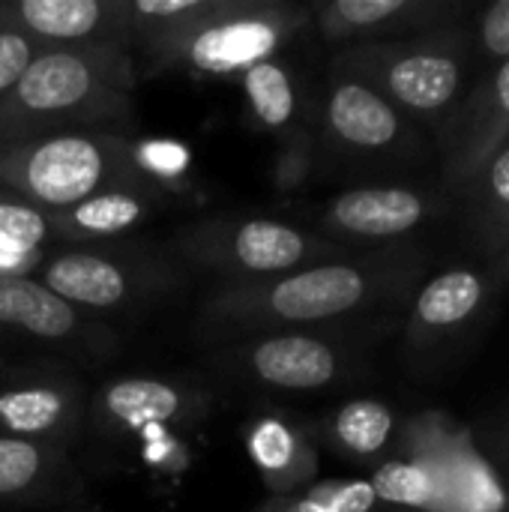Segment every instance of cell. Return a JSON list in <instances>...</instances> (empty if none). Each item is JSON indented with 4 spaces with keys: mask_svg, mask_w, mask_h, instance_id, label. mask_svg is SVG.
I'll use <instances>...</instances> for the list:
<instances>
[{
    "mask_svg": "<svg viewBox=\"0 0 509 512\" xmlns=\"http://www.w3.org/2000/svg\"><path fill=\"white\" fill-rule=\"evenodd\" d=\"M420 276L423 258L405 246L345 252L276 279L213 285L198 306L192 333L213 348L255 333L354 324L408 300Z\"/></svg>",
    "mask_w": 509,
    "mask_h": 512,
    "instance_id": "6da1fadb",
    "label": "cell"
},
{
    "mask_svg": "<svg viewBox=\"0 0 509 512\" xmlns=\"http://www.w3.org/2000/svg\"><path fill=\"white\" fill-rule=\"evenodd\" d=\"M138 75L126 48H42L0 102V147L57 132L132 135Z\"/></svg>",
    "mask_w": 509,
    "mask_h": 512,
    "instance_id": "7a4b0ae2",
    "label": "cell"
},
{
    "mask_svg": "<svg viewBox=\"0 0 509 512\" xmlns=\"http://www.w3.org/2000/svg\"><path fill=\"white\" fill-rule=\"evenodd\" d=\"M309 27V9L294 0H210L177 33L135 51L138 72H183L237 81L246 69L279 57Z\"/></svg>",
    "mask_w": 509,
    "mask_h": 512,
    "instance_id": "3957f363",
    "label": "cell"
},
{
    "mask_svg": "<svg viewBox=\"0 0 509 512\" xmlns=\"http://www.w3.org/2000/svg\"><path fill=\"white\" fill-rule=\"evenodd\" d=\"M471 48L459 30H432L405 39L354 42L330 57V72L363 81L408 120L438 132L456 117L471 87Z\"/></svg>",
    "mask_w": 509,
    "mask_h": 512,
    "instance_id": "277c9868",
    "label": "cell"
},
{
    "mask_svg": "<svg viewBox=\"0 0 509 512\" xmlns=\"http://www.w3.org/2000/svg\"><path fill=\"white\" fill-rule=\"evenodd\" d=\"M165 249L186 273L216 285L264 282L300 267L345 255L348 249L279 216H201L183 222Z\"/></svg>",
    "mask_w": 509,
    "mask_h": 512,
    "instance_id": "5b68a950",
    "label": "cell"
},
{
    "mask_svg": "<svg viewBox=\"0 0 509 512\" xmlns=\"http://www.w3.org/2000/svg\"><path fill=\"white\" fill-rule=\"evenodd\" d=\"M33 279L78 312L105 321L171 300L183 291L189 273L165 243L153 246L138 237L111 246L54 249L39 261Z\"/></svg>",
    "mask_w": 509,
    "mask_h": 512,
    "instance_id": "8992f818",
    "label": "cell"
},
{
    "mask_svg": "<svg viewBox=\"0 0 509 512\" xmlns=\"http://www.w3.org/2000/svg\"><path fill=\"white\" fill-rule=\"evenodd\" d=\"M132 135L57 132L0 147V189L60 213L111 186L144 180L132 162Z\"/></svg>",
    "mask_w": 509,
    "mask_h": 512,
    "instance_id": "52a82bcc",
    "label": "cell"
},
{
    "mask_svg": "<svg viewBox=\"0 0 509 512\" xmlns=\"http://www.w3.org/2000/svg\"><path fill=\"white\" fill-rule=\"evenodd\" d=\"M207 369L237 387L264 393H321L357 366L351 324L255 333L207 348Z\"/></svg>",
    "mask_w": 509,
    "mask_h": 512,
    "instance_id": "ba28073f",
    "label": "cell"
},
{
    "mask_svg": "<svg viewBox=\"0 0 509 512\" xmlns=\"http://www.w3.org/2000/svg\"><path fill=\"white\" fill-rule=\"evenodd\" d=\"M9 351H27L42 357V366L78 372L108 363L120 351V336L33 276H0V354L9 357Z\"/></svg>",
    "mask_w": 509,
    "mask_h": 512,
    "instance_id": "9c48e42d",
    "label": "cell"
},
{
    "mask_svg": "<svg viewBox=\"0 0 509 512\" xmlns=\"http://www.w3.org/2000/svg\"><path fill=\"white\" fill-rule=\"evenodd\" d=\"M216 411L213 387L183 375H114L90 387L87 435L105 444H141L195 432Z\"/></svg>",
    "mask_w": 509,
    "mask_h": 512,
    "instance_id": "30bf717a",
    "label": "cell"
},
{
    "mask_svg": "<svg viewBox=\"0 0 509 512\" xmlns=\"http://www.w3.org/2000/svg\"><path fill=\"white\" fill-rule=\"evenodd\" d=\"M318 159L390 162L420 150L417 123L357 78L327 69V84L315 96Z\"/></svg>",
    "mask_w": 509,
    "mask_h": 512,
    "instance_id": "8fae6325",
    "label": "cell"
},
{
    "mask_svg": "<svg viewBox=\"0 0 509 512\" xmlns=\"http://www.w3.org/2000/svg\"><path fill=\"white\" fill-rule=\"evenodd\" d=\"M396 453L432 474L444 512H509V492L495 468L474 447L471 432L447 414L426 411L411 417L399 432Z\"/></svg>",
    "mask_w": 509,
    "mask_h": 512,
    "instance_id": "7c38bea8",
    "label": "cell"
},
{
    "mask_svg": "<svg viewBox=\"0 0 509 512\" xmlns=\"http://www.w3.org/2000/svg\"><path fill=\"white\" fill-rule=\"evenodd\" d=\"M90 384L75 369L18 366L0 381V438L69 450L87 435Z\"/></svg>",
    "mask_w": 509,
    "mask_h": 512,
    "instance_id": "4fadbf2b",
    "label": "cell"
},
{
    "mask_svg": "<svg viewBox=\"0 0 509 512\" xmlns=\"http://www.w3.org/2000/svg\"><path fill=\"white\" fill-rule=\"evenodd\" d=\"M441 198L402 183L351 186L318 210V234L339 246H384L441 213Z\"/></svg>",
    "mask_w": 509,
    "mask_h": 512,
    "instance_id": "5bb4252c",
    "label": "cell"
},
{
    "mask_svg": "<svg viewBox=\"0 0 509 512\" xmlns=\"http://www.w3.org/2000/svg\"><path fill=\"white\" fill-rule=\"evenodd\" d=\"M444 141V183L462 195L509 144V60L498 63L438 132Z\"/></svg>",
    "mask_w": 509,
    "mask_h": 512,
    "instance_id": "9a60e30c",
    "label": "cell"
},
{
    "mask_svg": "<svg viewBox=\"0 0 509 512\" xmlns=\"http://www.w3.org/2000/svg\"><path fill=\"white\" fill-rule=\"evenodd\" d=\"M309 27L336 48L444 30L459 15L453 0H321L306 6Z\"/></svg>",
    "mask_w": 509,
    "mask_h": 512,
    "instance_id": "2e32d148",
    "label": "cell"
},
{
    "mask_svg": "<svg viewBox=\"0 0 509 512\" xmlns=\"http://www.w3.org/2000/svg\"><path fill=\"white\" fill-rule=\"evenodd\" d=\"M168 195L147 180H132L90 195L60 213H48L57 249L111 246L138 240L141 231L165 210Z\"/></svg>",
    "mask_w": 509,
    "mask_h": 512,
    "instance_id": "e0dca14e",
    "label": "cell"
},
{
    "mask_svg": "<svg viewBox=\"0 0 509 512\" xmlns=\"http://www.w3.org/2000/svg\"><path fill=\"white\" fill-rule=\"evenodd\" d=\"M0 12L42 48L114 45L129 51L126 0H0Z\"/></svg>",
    "mask_w": 509,
    "mask_h": 512,
    "instance_id": "ac0fdd59",
    "label": "cell"
},
{
    "mask_svg": "<svg viewBox=\"0 0 509 512\" xmlns=\"http://www.w3.org/2000/svg\"><path fill=\"white\" fill-rule=\"evenodd\" d=\"M243 447L270 495L303 489L318 477L321 459L315 438L300 420L288 414L264 411L249 420L243 432Z\"/></svg>",
    "mask_w": 509,
    "mask_h": 512,
    "instance_id": "d6986e66",
    "label": "cell"
},
{
    "mask_svg": "<svg viewBox=\"0 0 509 512\" xmlns=\"http://www.w3.org/2000/svg\"><path fill=\"white\" fill-rule=\"evenodd\" d=\"M234 84L243 93L249 120L276 141L312 123L315 99L306 93L300 69L282 54L246 69Z\"/></svg>",
    "mask_w": 509,
    "mask_h": 512,
    "instance_id": "ffe728a7",
    "label": "cell"
},
{
    "mask_svg": "<svg viewBox=\"0 0 509 512\" xmlns=\"http://www.w3.org/2000/svg\"><path fill=\"white\" fill-rule=\"evenodd\" d=\"M489 285L477 270H447L435 279H429L408 315V342L414 348H429L465 327L486 303Z\"/></svg>",
    "mask_w": 509,
    "mask_h": 512,
    "instance_id": "44dd1931",
    "label": "cell"
},
{
    "mask_svg": "<svg viewBox=\"0 0 509 512\" xmlns=\"http://www.w3.org/2000/svg\"><path fill=\"white\" fill-rule=\"evenodd\" d=\"M399 432L396 411L378 399H351L321 423L327 447L351 462H387V453L399 444Z\"/></svg>",
    "mask_w": 509,
    "mask_h": 512,
    "instance_id": "7402d4cb",
    "label": "cell"
},
{
    "mask_svg": "<svg viewBox=\"0 0 509 512\" xmlns=\"http://www.w3.org/2000/svg\"><path fill=\"white\" fill-rule=\"evenodd\" d=\"M72 453L60 447L0 438V504H39L72 477Z\"/></svg>",
    "mask_w": 509,
    "mask_h": 512,
    "instance_id": "603a6c76",
    "label": "cell"
},
{
    "mask_svg": "<svg viewBox=\"0 0 509 512\" xmlns=\"http://www.w3.org/2000/svg\"><path fill=\"white\" fill-rule=\"evenodd\" d=\"M468 198V225L486 255H498L509 243V144L462 192Z\"/></svg>",
    "mask_w": 509,
    "mask_h": 512,
    "instance_id": "cb8c5ba5",
    "label": "cell"
},
{
    "mask_svg": "<svg viewBox=\"0 0 509 512\" xmlns=\"http://www.w3.org/2000/svg\"><path fill=\"white\" fill-rule=\"evenodd\" d=\"M369 480H315L285 495H267L252 512H375Z\"/></svg>",
    "mask_w": 509,
    "mask_h": 512,
    "instance_id": "d4e9b609",
    "label": "cell"
},
{
    "mask_svg": "<svg viewBox=\"0 0 509 512\" xmlns=\"http://www.w3.org/2000/svg\"><path fill=\"white\" fill-rule=\"evenodd\" d=\"M132 162L135 171L165 195L192 192V171L195 153L189 144L174 138H135L132 141Z\"/></svg>",
    "mask_w": 509,
    "mask_h": 512,
    "instance_id": "484cf974",
    "label": "cell"
},
{
    "mask_svg": "<svg viewBox=\"0 0 509 512\" xmlns=\"http://www.w3.org/2000/svg\"><path fill=\"white\" fill-rule=\"evenodd\" d=\"M369 486L378 504H396L408 510L444 512V498L432 474L408 459H387L369 477Z\"/></svg>",
    "mask_w": 509,
    "mask_h": 512,
    "instance_id": "4316f807",
    "label": "cell"
},
{
    "mask_svg": "<svg viewBox=\"0 0 509 512\" xmlns=\"http://www.w3.org/2000/svg\"><path fill=\"white\" fill-rule=\"evenodd\" d=\"M0 246L42 261L48 252L57 249L48 213L39 210L36 204L0 189Z\"/></svg>",
    "mask_w": 509,
    "mask_h": 512,
    "instance_id": "83f0119b",
    "label": "cell"
},
{
    "mask_svg": "<svg viewBox=\"0 0 509 512\" xmlns=\"http://www.w3.org/2000/svg\"><path fill=\"white\" fill-rule=\"evenodd\" d=\"M318 141H315V126H303L285 138L276 141V153L270 162V186L276 195H294L306 189L318 168Z\"/></svg>",
    "mask_w": 509,
    "mask_h": 512,
    "instance_id": "f1b7e54d",
    "label": "cell"
},
{
    "mask_svg": "<svg viewBox=\"0 0 509 512\" xmlns=\"http://www.w3.org/2000/svg\"><path fill=\"white\" fill-rule=\"evenodd\" d=\"M42 45H36L21 27H15L0 12V102L15 90V84L24 78L30 63L39 57Z\"/></svg>",
    "mask_w": 509,
    "mask_h": 512,
    "instance_id": "f546056e",
    "label": "cell"
},
{
    "mask_svg": "<svg viewBox=\"0 0 509 512\" xmlns=\"http://www.w3.org/2000/svg\"><path fill=\"white\" fill-rule=\"evenodd\" d=\"M144 465L159 477H177L192 465V447L183 435H159L138 444Z\"/></svg>",
    "mask_w": 509,
    "mask_h": 512,
    "instance_id": "4dcf8cb0",
    "label": "cell"
},
{
    "mask_svg": "<svg viewBox=\"0 0 509 512\" xmlns=\"http://www.w3.org/2000/svg\"><path fill=\"white\" fill-rule=\"evenodd\" d=\"M477 42L489 60L495 63L509 60V0H498L483 12L477 27Z\"/></svg>",
    "mask_w": 509,
    "mask_h": 512,
    "instance_id": "1f68e13d",
    "label": "cell"
},
{
    "mask_svg": "<svg viewBox=\"0 0 509 512\" xmlns=\"http://www.w3.org/2000/svg\"><path fill=\"white\" fill-rule=\"evenodd\" d=\"M492 279L498 285H509V243L492 258Z\"/></svg>",
    "mask_w": 509,
    "mask_h": 512,
    "instance_id": "d6a6232c",
    "label": "cell"
},
{
    "mask_svg": "<svg viewBox=\"0 0 509 512\" xmlns=\"http://www.w3.org/2000/svg\"><path fill=\"white\" fill-rule=\"evenodd\" d=\"M15 369H18V366H15V363H12L9 357H3V354H0V381H6V378H9V375L15 372Z\"/></svg>",
    "mask_w": 509,
    "mask_h": 512,
    "instance_id": "836d02e7",
    "label": "cell"
},
{
    "mask_svg": "<svg viewBox=\"0 0 509 512\" xmlns=\"http://www.w3.org/2000/svg\"><path fill=\"white\" fill-rule=\"evenodd\" d=\"M498 450H501V456H504V459L509 462V429L504 432V435H501V444H498Z\"/></svg>",
    "mask_w": 509,
    "mask_h": 512,
    "instance_id": "e575fe53",
    "label": "cell"
}]
</instances>
